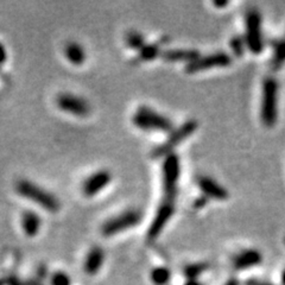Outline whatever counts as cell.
Returning <instances> with one entry per match:
<instances>
[{"instance_id":"obj_1","label":"cell","mask_w":285,"mask_h":285,"mask_svg":"<svg viewBox=\"0 0 285 285\" xmlns=\"http://www.w3.org/2000/svg\"><path fill=\"white\" fill-rule=\"evenodd\" d=\"M16 190L20 196L25 197L31 202L36 203L42 207L46 211L50 213H56L59 209V201L55 195L46 190L40 185L35 184L34 182L28 181V179H22L18 181L16 184Z\"/></svg>"},{"instance_id":"obj_2","label":"cell","mask_w":285,"mask_h":285,"mask_svg":"<svg viewBox=\"0 0 285 285\" xmlns=\"http://www.w3.org/2000/svg\"><path fill=\"white\" fill-rule=\"evenodd\" d=\"M278 82L274 77H266L263 82L260 118L266 127H274L278 118Z\"/></svg>"},{"instance_id":"obj_3","label":"cell","mask_w":285,"mask_h":285,"mask_svg":"<svg viewBox=\"0 0 285 285\" xmlns=\"http://www.w3.org/2000/svg\"><path fill=\"white\" fill-rule=\"evenodd\" d=\"M134 126L144 131H172V121L148 106H140L132 118Z\"/></svg>"},{"instance_id":"obj_4","label":"cell","mask_w":285,"mask_h":285,"mask_svg":"<svg viewBox=\"0 0 285 285\" xmlns=\"http://www.w3.org/2000/svg\"><path fill=\"white\" fill-rule=\"evenodd\" d=\"M197 127H199V124H197L196 120H188V121H185L182 126H179L178 128L172 130L169 134V137L166 139V142L154 150L152 157L161 158L173 154V150H175L183 140H185L188 137H190L191 134L197 130Z\"/></svg>"},{"instance_id":"obj_5","label":"cell","mask_w":285,"mask_h":285,"mask_svg":"<svg viewBox=\"0 0 285 285\" xmlns=\"http://www.w3.org/2000/svg\"><path fill=\"white\" fill-rule=\"evenodd\" d=\"M245 42L252 54H260L264 49L262 16L257 10H250L245 16Z\"/></svg>"},{"instance_id":"obj_6","label":"cell","mask_w":285,"mask_h":285,"mask_svg":"<svg viewBox=\"0 0 285 285\" xmlns=\"http://www.w3.org/2000/svg\"><path fill=\"white\" fill-rule=\"evenodd\" d=\"M142 212L138 209H130V211H126L107 220L101 227V232L106 236L115 235V234L125 232V230L137 226L142 221Z\"/></svg>"},{"instance_id":"obj_7","label":"cell","mask_w":285,"mask_h":285,"mask_svg":"<svg viewBox=\"0 0 285 285\" xmlns=\"http://www.w3.org/2000/svg\"><path fill=\"white\" fill-rule=\"evenodd\" d=\"M179 175H181V166L178 156L176 154L167 156L163 163V190L167 200L175 201Z\"/></svg>"},{"instance_id":"obj_8","label":"cell","mask_w":285,"mask_h":285,"mask_svg":"<svg viewBox=\"0 0 285 285\" xmlns=\"http://www.w3.org/2000/svg\"><path fill=\"white\" fill-rule=\"evenodd\" d=\"M230 62H232V58L226 53H214L211 55L200 56L194 62L189 63L185 67V71L188 74H195L199 73V71L209 70L213 68H224L229 65Z\"/></svg>"},{"instance_id":"obj_9","label":"cell","mask_w":285,"mask_h":285,"mask_svg":"<svg viewBox=\"0 0 285 285\" xmlns=\"http://www.w3.org/2000/svg\"><path fill=\"white\" fill-rule=\"evenodd\" d=\"M57 107L63 112L73 114L75 116H86L91 112V105L83 98L70 93H62L56 99Z\"/></svg>"},{"instance_id":"obj_10","label":"cell","mask_w":285,"mask_h":285,"mask_svg":"<svg viewBox=\"0 0 285 285\" xmlns=\"http://www.w3.org/2000/svg\"><path fill=\"white\" fill-rule=\"evenodd\" d=\"M175 201L172 200H164L163 203L158 207V211L156 213L154 221L150 225V228L148 230V238L150 240H154L160 235L167 224L169 223L171 217L175 213Z\"/></svg>"},{"instance_id":"obj_11","label":"cell","mask_w":285,"mask_h":285,"mask_svg":"<svg viewBox=\"0 0 285 285\" xmlns=\"http://www.w3.org/2000/svg\"><path fill=\"white\" fill-rule=\"evenodd\" d=\"M112 181V175L109 170H99L87 177L82 184V193L87 197H93L103 191Z\"/></svg>"},{"instance_id":"obj_12","label":"cell","mask_w":285,"mask_h":285,"mask_svg":"<svg viewBox=\"0 0 285 285\" xmlns=\"http://www.w3.org/2000/svg\"><path fill=\"white\" fill-rule=\"evenodd\" d=\"M197 184L202 193L209 199H214L218 201H225L229 196L228 191L225 189L220 183H218L215 179L208 176H201L197 179Z\"/></svg>"},{"instance_id":"obj_13","label":"cell","mask_w":285,"mask_h":285,"mask_svg":"<svg viewBox=\"0 0 285 285\" xmlns=\"http://www.w3.org/2000/svg\"><path fill=\"white\" fill-rule=\"evenodd\" d=\"M263 262V256L257 250H245L233 258V266L235 270H246L254 268Z\"/></svg>"},{"instance_id":"obj_14","label":"cell","mask_w":285,"mask_h":285,"mask_svg":"<svg viewBox=\"0 0 285 285\" xmlns=\"http://www.w3.org/2000/svg\"><path fill=\"white\" fill-rule=\"evenodd\" d=\"M200 57V53L194 49H170L162 53V58L167 62L191 63Z\"/></svg>"},{"instance_id":"obj_15","label":"cell","mask_w":285,"mask_h":285,"mask_svg":"<svg viewBox=\"0 0 285 285\" xmlns=\"http://www.w3.org/2000/svg\"><path fill=\"white\" fill-rule=\"evenodd\" d=\"M105 256L101 248L94 247L89 251L85 260V271L89 275H94L103 266Z\"/></svg>"},{"instance_id":"obj_16","label":"cell","mask_w":285,"mask_h":285,"mask_svg":"<svg viewBox=\"0 0 285 285\" xmlns=\"http://www.w3.org/2000/svg\"><path fill=\"white\" fill-rule=\"evenodd\" d=\"M42 220L41 217L38 214H36L35 212H25L22 217V226L24 232L26 235L29 236H35L36 234L40 232L41 229Z\"/></svg>"},{"instance_id":"obj_17","label":"cell","mask_w":285,"mask_h":285,"mask_svg":"<svg viewBox=\"0 0 285 285\" xmlns=\"http://www.w3.org/2000/svg\"><path fill=\"white\" fill-rule=\"evenodd\" d=\"M64 55L67 57L68 61L75 65L82 64L86 59L85 50L76 42H71V43H68L65 46Z\"/></svg>"},{"instance_id":"obj_18","label":"cell","mask_w":285,"mask_h":285,"mask_svg":"<svg viewBox=\"0 0 285 285\" xmlns=\"http://www.w3.org/2000/svg\"><path fill=\"white\" fill-rule=\"evenodd\" d=\"M285 64V37L283 40L276 42L274 47V54L271 58V67L278 70Z\"/></svg>"},{"instance_id":"obj_19","label":"cell","mask_w":285,"mask_h":285,"mask_svg":"<svg viewBox=\"0 0 285 285\" xmlns=\"http://www.w3.org/2000/svg\"><path fill=\"white\" fill-rule=\"evenodd\" d=\"M126 42H127V46L130 47L131 49L138 50V52L142 50L143 48L146 46L145 40H144V36L137 31L128 32L127 36H126Z\"/></svg>"},{"instance_id":"obj_20","label":"cell","mask_w":285,"mask_h":285,"mask_svg":"<svg viewBox=\"0 0 285 285\" xmlns=\"http://www.w3.org/2000/svg\"><path fill=\"white\" fill-rule=\"evenodd\" d=\"M160 44H146L142 50H139V59L142 61H151L160 55Z\"/></svg>"},{"instance_id":"obj_21","label":"cell","mask_w":285,"mask_h":285,"mask_svg":"<svg viewBox=\"0 0 285 285\" xmlns=\"http://www.w3.org/2000/svg\"><path fill=\"white\" fill-rule=\"evenodd\" d=\"M229 46H230V49H232V52L234 53V55L239 56V57L244 54L245 47H247L246 46L245 40H242V37H240V36H234L229 42Z\"/></svg>"},{"instance_id":"obj_22","label":"cell","mask_w":285,"mask_h":285,"mask_svg":"<svg viewBox=\"0 0 285 285\" xmlns=\"http://www.w3.org/2000/svg\"><path fill=\"white\" fill-rule=\"evenodd\" d=\"M151 278L156 284H164V283H167L168 281H169L170 272H169V270L166 269V268L156 269V270H154V271H152Z\"/></svg>"},{"instance_id":"obj_23","label":"cell","mask_w":285,"mask_h":285,"mask_svg":"<svg viewBox=\"0 0 285 285\" xmlns=\"http://www.w3.org/2000/svg\"><path fill=\"white\" fill-rule=\"evenodd\" d=\"M207 268L208 266L206 265V264H196V265H191V266H188L187 270H185V274L190 280H193V278L197 277V276H200L202 274L203 271H206Z\"/></svg>"},{"instance_id":"obj_24","label":"cell","mask_w":285,"mask_h":285,"mask_svg":"<svg viewBox=\"0 0 285 285\" xmlns=\"http://www.w3.org/2000/svg\"><path fill=\"white\" fill-rule=\"evenodd\" d=\"M53 285H70V280H69L67 275L58 272V274L54 276Z\"/></svg>"},{"instance_id":"obj_25","label":"cell","mask_w":285,"mask_h":285,"mask_svg":"<svg viewBox=\"0 0 285 285\" xmlns=\"http://www.w3.org/2000/svg\"><path fill=\"white\" fill-rule=\"evenodd\" d=\"M7 58V53H6V49L4 47V44L0 43V65H2Z\"/></svg>"},{"instance_id":"obj_26","label":"cell","mask_w":285,"mask_h":285,"mask_svg":"<svg viewBox=\"0 0 285 285\" xmlns=\"http://www.w3.org/2000/svg\"><path fill=\"white\" fill-rule=\"evenodd\" d=\"M246 285H274V284L268 283V282H262V281H257V280H251V281L246 282Z\"/></svg>"},{"instance_id":"obj_27","label":"cell","mask_w":285,"mask_h":285,"mask_svg":"<svg viewBox=\"0 0 285 285\" xmlns=\"http://www.w3.org/2000/svg\"><path fill=\"white\" fill-rule=\"evenodd\" d=\"M214 6H217V7H225V6H227L229 2L228 1H214L213 2Z\"/></svg>"},{"instance_id":"obj_28","label":"cell","mask_w":285,"mask_h":285,"mask_svg":"<svg viewBox=\"0 0 285 285\" xmlns=\"http://www.w3.org/2000/svg\"><path fill=\"white\" fill-rule=\"evenodd\" d=\"M185 285H202V284L199 283V282L194 281V280H190L189 282H187V284H185Z\"/></svg>"},{"instance_id":"obj_29","label":"cell","mask_w":285,"mask_h":285,"mask_svg":"<svg viewBox=\"0 0 285 285\" xmlns=\"http://www.w3.org/2000/svg\"><path fill=\"white\" fill-rule=\"evenodd\" d=\"M225 285H239V284H238V282H236L235 280H230V281H228Z\"/></svg>"},{"instance_id":"obj_30","label":"cell","mask_w":285,"mask_h":285,"mask_svg":"<svg viewBox=\"0 0 285 285\" xmlns=\"http://www.w3.org/2000/svg\"><path fill=\"white\" fill-rule=\"evenodd\" d=\"M281 280H282V284L285 285V269H284V271L282 272V278H281Z\"/></svg>"},{"instance_id":"obj_31","label":"cell","mask_w":285,"mask_h":285,"mask_svg":"<svg viewBox=\"0 0 285 285\" xmlns=\"http://www.w3.org/2000/svg\"><path fill=\"white\" fill-rule=\"evenodd\" d=\"M284 242H285V239H284Z\"/></svg>"}]
</instances>
